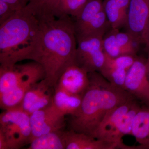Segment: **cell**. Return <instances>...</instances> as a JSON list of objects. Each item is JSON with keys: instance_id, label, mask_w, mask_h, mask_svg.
I'll return each instance as SVG.
<instances>
[{"instance_id": "603a6c76", "label": "cell", "mask_w": 149, "mask_h": 149, "mask_svg": "<svg viewBox=\"0 0 149 149\" xmlns=\"http://www.w3.org/2000/svg\"><path fill=\"white\" fill-rule=\"evenodd\" d=\"M116 29H117L111 28L103 37L102 45L104 52L107 56L111 58L123 55L116 42Z\"/></svg>"}, {"instance_id": "8992f818", "label": "cell", "mask_w": 149, "mask_h": 149, "mask_svg": "<svg viewBox=\"0 0 149 149\" xmlns=\"http://www.w3.org/2000/svg\"><path fill=\"white\" fill-rule=\"evenodd\" d=\"M136 100L130 99L109 111L96 130L94 138L116 144L118 149H130V146L119 139L118 131L123 116Z\"/></svg>"}, {"instance_id": "484cf974", "label": "cell", "mask_w": 149, "mask_h": 149, "mask_svg": "<svg viewBox=\"0 0 149 149\" xmlns=\"http://www.w3.org/2000/svg\"><path fill=\"white\" fill-rule=\"evenodd\" d=\"M10 5L14 9L19 11L27 6L29 0H2Z\"/></svg>"}, {"instance_id": "7402d4cb", "label": "cell", "mask_w": 149, "mask_h": 149, "mask_svg": "<svg viewBox=\"0 0 149 149\" xmlns=\"http://www.w3.org/2000/svg\"><path fill=\"white\" fill-rule=\"evenodd\" d=\"M141 107L136 99L123 116L118 131V137L120 141H122L123 136L131 135L134 119Z\"/></svg>"}, {"instance_id": "8fae6325", "label": "cell", "mask_w": 149, "mask_h": 149, "mask_svg": "<svg viewBox=\"0 0 149 149\" xmlns=\"http://www.w3.org/2000/svg\"><path fill=\"white\" fill-rule=\"evenodd\" d=\"M54 88L46 79L35 83L27 91L17 107L29 115L34 112L47 107L52 102Z\"/></svg>"}, {"instance_id": "d6986e66", "label": "cell", "mask_w": 149, "mask_h": 149, "mask_svg": "<svg viewBox=\"0 0 149 149\" xmlns=\"http://www.w3.org/2000/svg\"><path fill=\"white\" fill-rule=\"evenodd\" d=\"M103 9V0H88L79 15L73 19L76 36L83 32Z\"/></svg>"}, {"instance_id": "ffe728a7", "label": "cell", "mask_w": 149, "mask_h": 149, "mask_svg": "<svg viewBox=\"0 0 149 149\" xmlns=\"http://www.w3.org/2000/svg\"><path fill=\"white\" fill-rule=\"evenodd\" d=\"M64 130L54 131L32 140L28 149H65Z\"/></svg>"}, {"instance_id": "3957f363", "label": "cell", "mask_w": 149, "mask_h": 149, "mask_svg": "<svg viewBox=\"0 0 149 149\" xmlns=\"http://www.w3.org/2000/svg\"><path fill=\"white\" fill-rule=\"evenodd\" d=\"M42 20L25 7L0 25V66L33 58L39 48Z\"/></svg>"}, {"instance_id": "2e32d148", "label": "cell", "mask_w": 149, "mask_h": 149, "mask_svg": "<svg viewBox=\"0 0 149 149\" xmlns=\"http://www.w3.org/2000/svg\"><path fill=\"white\" fill-rule=\"evenodd\" d=\"M88 0H52L46 13L56 17L74 19L80 14Z\"/></svg>"}, {"instance_id": "44dd1931", "label": "cell", "mask_w": 149, "mask_h": 149, "mask_svg": "<svg viewBox=\"0 0 149 149\" xmlns=\"http://www.w3.org/2000/svg\"><path fill=\"white\" fill-rule=\"evenodd\" d=\"M128 70L119 68L103 66L99 72L111 85L125 90V78Z\"/></svg>"}, {"instance_id": "7c38bea8", "label": "cell", "mask_w": 149, "mask_h": 149, "mask_svg": "<svg viewBox=\"0 0 149 149\" xmlns=\"http://www.w3.org/2000/svg\"><path fill=\"white\" fill-rule=\"evenodd\" d=\"M88 73L73 63L62 73L56 87L72 95L83 96L90 85Z\"/></svg>"}, {"instance_id": "f1b7e54d", "label": "cell", "mask_w": 149, "mask_h": 149, "mask_svg": "<svg viewBox=\"0 0 149 149\" xmlns=\"http://www.w3.org/2000/svg\"><path fill=\"white\" fill-rule=\"evenodd\" d=\"M146 65L147 74H148V79L149 82V51H148V57L147 58Z\"/></svg>"}, {"instance_id": "9c48e42d", "label": "cell", "mask_w": 149, "mask_h": 149, "mask_svg": "<svg viewBox=\"0 0 149 149\" xmlns=\"http://www.w3.org/2000/svg\"><path fill=\"white\" fill-rule=\"evenodd\" d=\"M40 73L45 74L44 70L35 61L11 66H0V95L15 88L30 76Z\"/></svg>"}, {"instance_id": "5b68a950", "label": "cell", "mask_w": 149, "mask_h": 149, "mask_svg": "<svg viewBox=\"0 0 149 149\" xmlns=\"http://www.w3.org/2000/svg\"><path fill=\"white\" fill-rule=\"evenodd\" d=\"M104 36L89 35L78 37L75 63L88 72H100L105 60L102 45Z\"/></svg>"}, {"instance_id": "6da1fadb", "label": "cell", "mask_w": 149, "mask_h": 149, "mask_svg": "<svg viewBox=\"0 0 149 149\" xmlns=\"http://www.w3.org/2000/svg\"><path fill=\"white\" fill-rule=\"evenodd\" d=\"M42 27L39 48L32 61L40 63L45 79L55 88L65 70L75 63L77 39L71 17H41Z\"/></svg>"}, {"instance_id": "9a60e30c", "label": "cell", "mask_w": 149, "mask_h": 149, "mask_svg": "<svg viewBox=\"0 0 149 149\" xmlns=\"http://www.w3.org/2000/svg\"><path fill=\"white\" fill-rule=\"evenodd\" d=\"M130 0H103L104 11L111 28L125 27Z\"/></svg>"}, {"instance_id": "e0dca14e", "label": "cell", "mask_w": 149, "mask_h": 149, "mask_svg": "<svg viewBox=\"0 0 149 149\" xmlns=\"http://www.w3.org/2000/svg\"><path fill=\"white\" fill-rule=\"evenodd\" d=\"M131 135L139 144L136 149H149V105H143L136 114Z\"/></svg>"}, {"instance_id": "277c9868", "label": "cell", "mask_w": 149, "mask_h": 149, "mask_svg": "<svg viewBox=\"0 0 149 149\" xmlns=\"http://www.w3.org/2000/svg\"><path fill=\"white\" fill-rule=\"evenodd\" d=\"M0 131L8 149H18L29 144L31 138L30 115L18 108L6 110L0 115Z\"/></svg>"}, {"instance_id": "83f0119b", "label": "cell", "mask_w": 149, "mask_h": 149, "mask_svg": "<svg viewBox=\"0 0 149 149\" xmlns=\"http://www.w3.org/2000/svg\"><path fill=\"white\" fill-rule=\"evenodd\" d=\"M144 44H146V45L148 51H149V22L144 36Z\"/></svg>"}, {"instance_id": "d4e9b609", "label": "cell", "mask_w": 149, "mask_h": 149, "mask_svg": "<svg viewBox=\"0 0 149 149\" xmlns=\"http://www.w3.org/2000/svg\"><path fill=\"white\" fill-rule=\"evenodd\" d=\"M17 11L8 3L0 0V25L11 18Z\"/></svg>"}, {"instance_id": "7a4b0ae2", "label": "cell", "mask_w": 149, "mask_h": 149, "mask_svg": "<svg viewBox=\"0 0 149 149\" xmlns=\"http://www.w3.org/2000/svg\"><path fill=\"white\" fill-rule=\"evenodd\" d=\"M90 85L80 110L69 120L70 129L94 137L108 112L134 98L125 90L111 85L99 72H89Z\"/></svg>"}, {"instance_id": "ba28073f", "label": "cell", "mask_w": 149, "mask_h": 149, "mask_svg": "<svg viewBox=\"0 0 149 149\" xmlns=\"http://www.w3.org/2000/svg\"><path fill=\"white\" fill-rule=\"evenodd\" d=\"M146 63L147 58L137 56L127 72L125 89L143 104L149 105V82Z\"/></svg>"}, {"instance_id": "4316f807", "label": "cell", "mask_w": 149, "mask_h": 149, "mask_svg": "<svg viewBox=\"0 0 149 149\" xmlns=\"http://www.w3.org/2000/svg\"><path fill=\"white\" fill-rule=\"evenodd\" d=\"M0 149H8L7 143L4 136L0 131Z\"/></svg>"}, {"instance_id": "5bb4252c", "label": "cell", "mask_w": 149, "mask_h": 149, "mask_svg": "<svg viewBox=\"0 0 149 149\" xmlns=\"http://www.w3.org/2000/svg\"><path fill=\"white\" fill-rule=\"evenodd\" d=\"M44 73L30 76L16 87L0 95V106L8 110L17 107L21 103L26 93L35 83L45 79Z\"/></svg>"}, {"instance_id": "cb8c5ba5", "label": "cell", "mask_w": 149, "mask_h": 149, "mask_svg": "<svg viewBox=\"0 0 149 149\" xmlns=\"http://www.w3.org/2000/svg\"><path fill=\"white\" fill-rule=\"evenodd\" d=\"M52 0H29L26 7L39 16L45 14L49 3Z\"/></svg>"}, {"instance_id": "52a82bcc", "label": "cell", "mask_w": 149, "mask_h": 149, "mask_svg": "<svg viewBox=\"0 0 149 149\" xmlns=\"http://www.w3.org/2000/svg\"><path fill=\"white\" fill-rule=\"evenodd\" d=\"M65 116L52 103L32 113L30 115V143L34 139L47 133L63 130L65 125Z\"/></svg>"}, {"instance_id": "ac0fdd59", "label": "cell", "mask_w": 149, "mask_h": 149, "mask_svg": "<svg viewBox=\"0 0 149 149\" xmlns=\"http://www.w3.org/2000/svg\"><path fill=\"white\" fill-rule=\"evenodd\" d=\"M83 96L72 95L55 87L52 103L64 115H75L80 110Z\"/></svg>"}, {"instance_id": "4fadbf2b", "label": "cell", "mask_w": 149, "mask_h": 149, "mask_svg": "<svg viewBox=\"0 0 149 149\" xmlns=\"http://www.w3.org/2000/svg\"><path fill=\"white\" fill-rule=\"evenodd\" d=\"M64 137L65 149H118L116 144L99 140L70 129L65 131Z\"/></svg>"}, {"instance_id": "30bf717a", "label": "cell", "mask_w": 149, "mask_h": 149, "mask_svg": "<svg viewBox=\"0 0 149 149\" xmlns=\"http://www.w3.org/2000/svg\"><path fill=\"white\" fill-rule=\"evenodd\" d=\"M149 22V0H130L125 32L139 44L144 38Z\"/></svg>"}]
</instances>
